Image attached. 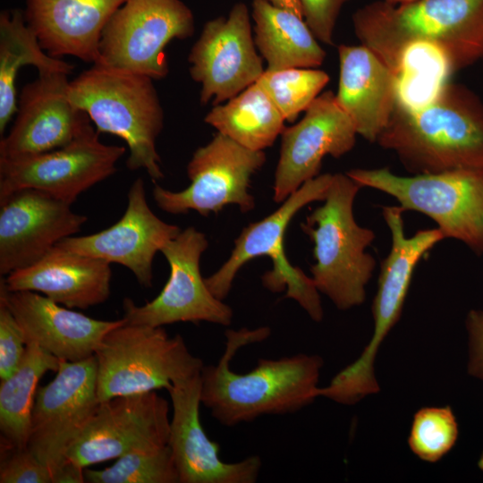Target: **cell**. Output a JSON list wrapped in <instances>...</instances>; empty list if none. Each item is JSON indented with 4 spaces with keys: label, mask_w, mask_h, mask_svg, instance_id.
I'll return each mask as SVG.
<instances>
[{
    "label": "cell",
    "mask_w": 483,
    "mask_h": 483,
    "mask_svg": "<svg viewBox=\"0 0 483 483\" xmlns=\"http://www.w3.org/2000/svg\"><path fill=\"white\" fill-rule=\"evenodd\" d=\"M54 379L37 390L27 447L51 470L90 420L100 402L95 355L79 361L61 360Z\"/></svg>",
    "instance_id": "cell-14"
},
{
    "label": "cell",
    "mask_w": 483,
    "mask_h": 483,
    "mask_svg": "<svg viewBox=\"0 0 483 483\" xmlns=\"http://www.w3.org/2000/svg\"><path fill=\"white\" fill-rule=\"evenodd\" d=\"M349 0H300L305 22L315 38L333 44V34L339 13Z\"/></svg>",
    "instance_id": "cell-36"
},
{
    "label": "cell",
    "mask_w": 483,
    "mask_h": 483,
    "mask_svg": "<svg viewBox=\"0 0 483 483\" xmlns=\"http://www.w3.org/2000/svg\"><path fill=\"white\" fill-rule=\"evenodd\" d=\"M478 467L483 471V452L480 454V457L478 462Z\"/></svg>",
    "instance_id": "cell-41"
},
{
    "label": "cell",
    "mask_w": 483,
    "mask_h": 483,
    "mask_svg": "<svg viewBox=\"0 0 483 483\" xmlns=\"http://www.w3.org/2000/svg\"><path fill=\"white\" fill-rule=\"evenodd\" d=\"M273 4L287 9L303 18L300 0H269Z\"/></svg>",
    "instance_id": "cell-39"
},
{
    "label": "cell",
    "mask_w": 483,
    "mask_h": 483,
    "mask_svg": "<svg viewBox=\"0 0 483 483\" xmlns=\"http://www.w3.org/2000/svg\"><path fill=\"white\" fill-rule=\"evenodd\" d=\"M265 162L264 151L246 148L218 132L193 153L187 166L190 185L173 191L156 184L153 199L160 209L174 215L193 210L208 216L227 205L246 213L255 208L251 177Z\"/></svg>",
    "instance_id": "cell-11"
},
{
    "label": "cell",
    "mask_w": 483,
    "mask_h": 483,
    "mask_svg": "<svg viewBox=\"0 0 483 483\" xmlns=\"http://www.w3.org/2000/svg\"><path fill=\"white\" fill-rule=\"evenodd\" d=\"M252 18L254 42L267 70L317 68L323 64L326 52L302 17L269 0H253Z\"/></svg>",
    "instance_id": "cell-26"
},
{
    "label": "cell",
    "mask_w": 483,
    "mask_h": 483,
    "mask_svg": "<svg viewBox=\"0 0 483 483\" xmlns=\"http://www.w3.org/2000/svg\"><path fill=\"white\" fill-rule=\"evenodd\" d=\"M453 67L445 52L424 41L408 44L400 53L395 70L396 105L415 109L431 102L450 81Z\"/></svg>",
    "instance_id": "cell-30"
},
{
    "label": "cell",
    "mask_w": 483,
    "mask_h": 483,
    "mask_svg": "<svg viewBox=\"0 0 483 483\" xmlns=\"http://www.w3.org/2000/svg\"><path fill=\"white\" fill-rule=\"evenodd\" d=\"M89 124L69 144L16 159L0 158V198L36 189L72 204L80 194L113 175L125 148L106 145Z\"/></svg>",
    "instance_id": "cell-13"
},
{
    "label": "cell",
    "mask_w": 483,
    "mask_h": 483,
    "mask_svg": "<svg viewBox=\"0 0 483 483\" xmlns=\"http://www.w3.org/2000/svg\"><path fill=\"white\" fill-rule=\"evenodd\" d=\"M403 212L400 206L382 208L392 245L389 254L381 262L377 290L372 303L374 331L359 358L324 386V395L337 403L352 405L379 392L374 373L377 351L401 318L416 266L425 253L445 239L438 228L419 230L411 237H406Z\"/></svg>",
    "instance_id": "cell-6"
},
{
    "label": "cell",
    "mask_w": 483,
    "mask_h": 483,
    "mask_svg": "<svg viewBox=\"0 0 483 483\" xmlns=\"http://www.w3.org/2000/svg\"><path fill=\"white\" fill-rule=\"evenodd\" d=\"M208 246L206 235L192 226L168 241L160 250L170 267L165 285L155 299L140 306L125 298L124 322L150 326L179 322L231 325L233 309L212 294L200 273V258Z\"/></svg>",
    "instance_id": "cell-12"
},
{
    "label": "cell",
    "mask_w": 483,
    "mask_h": 483,
    "mask_svg": "<svg viewBox=\"0 0 483 483\" xmlns=\"http://www.w3.org/2000/svg\"><path fill=\"white\" fill-rule=\"evenodd\" d=\"M26 340L15 317L0 299V378L10 377L19 367L26 352Z\"/></svg>",
    "instance_id": "cell-35"
},
{
    "label": "cell",
    "mask_w": 483,
    "mask_h": 483,
    "mask_svg": "<svg viewBox=\"0 0 483 483\" xmlns=\"http://www.w3.org/2000/svg\"><path fill=\"white\" fill-rule=\"evenodd\" d=\"M354 32L394 72L402 50L424 41L441 48L453 72L483 57V0L369 3L352 15Z\"/></svg>",
    "instance_id": "cell-3"
},
{
    "label": "cell",
    "mask_w": 483,
    "mask_h": 483,
    "mask_svg": "<svg viewBox=\"0 0 483 483\" xmlns=\"http://www.w3.org/2000/svg\"><path fill=\"white\" fill-rule=\"evenodd\" d=\"M201 372L177 380L166 390L173 414L168 445L179 483H255L262 468L258 455L226 462L220 445L205 432L199 417Z\"/></svg>",
    "instance_id": "cell-20"
},
{
    "label": "cell",
    "mask_w": 483,
    "mask_h": 483,
    "mask_svg": "<svg viewBox=\"0 0 483 483\" xmlns=\"http://www.w3.org/2000/svg\"><path fill=\"white\" fill-rule=\"evenodd\" d=\"M84 469L67 461L53 476V483H83Z\"/></svg>",
    "instance_id": "cell-38"
},
{
    "label": "cell",
    "mask_w": 483,
    "mask_h": 483,
    "mask_svg": "<svg viewBox=\"0 0 483 483\" xmlns=\"http://www.w3.org/2000/svg\"><path fill=\"white\" fill-rule=\"evenodd\" d=\"M459 436L451 407H426L413 416L409 447L420 460L436 462L455 445Z\"/></svg>",
    "instance_id": "cell-33"
},
{
    "label": "cell",
    "mask_w": 483,
    "mask_h": 483,
    "mask_svg": "<svg viewBox=\"0 0 483 483\" xmlns=\"http://www.w3.org/2000/svg\"><path fill=\"white\" fill-rule=\"evenodd\" d=\"M357 131L337 102L335 94H319L302 119L284 128L274 181V201L280 203L303 183L319 175L323 158L340 157L351 151Z\"/></svg>",
    "instance_id": "cell-17"
},
{
    "label": "cell",
    "mask_w": 483,
    "mask_h": 483,
    "mask_svg": "<svg viewBox=\"0 0 483 483\" xmlns=\"http://www.w3.org/2000/svg\"><path fill=\"white\" fill-rule=\"evenodd\" d=\"M361 187L345 174H333L324 204L301 225L313 242L311 278L318 291L346 310L366 300L376 261L365 250L375 233L357 224L353 202Z\"/></svg>",
    "instance_id": "cell-5"
},
{
    "label": "cell",
    "mask_w": 483,
    "mask_h": 483,
    "mask_svg": "<svg viewBox=\"0 0 483 483\" xmlns=\"http://www.w3.org/2000/svg\"><path fill=\"white\" fill-rule=\"evenodd\" d=\"M376 142L413 174L483 168V103L449 81L423 106H395Z\"/></svg>",
    "instance_id": "cell-2"
},
{
    "label": "cell",
    "mask_w": 483,
    "mask_h": 483,
    "mask_svg": "<svg viewBox=\"0 0 483 483\" xmlns=\"http://www.w3.org/2000/svg\"><path fill=\"white\" fill-rule=\"evenodd\" d=\"M346 174L360 187L394 197L403 211L428 216L445 238L459 240L476 254H483V168L412 176L397 175L387 167L355 168Z\"/></svg>",
    "instance_id": "cell-9"
},
{
    "label": "cell",
    "mask_w": 483,
    "mask_h": 483,
    "mask_svg": "<svg viewBox=\"0 0 483 483\" xmlns=\"http://www.w3.org/2000/svg\"><path fill=\"white\" fill-rule=\"evenodd\" d=\"M100 402L157 389L201 372L203 361L180 335L163 326L123 323L110 330L95 352Z\"/></svg>",
    "instance_id": "cell-7"
},
{
    "label": "cell",
    "mask_w": 483,
    "mask_h": 483,
    "mask_svg": "<svg viewBox=\"0 0 483 483\" xmlns=\"http://www.w3.org/2000/svg\"><path fill=\"white\" fill-rule=\"evenodd\" d=\"M70 203L36 190L0 198V274L29 267L64 238L78 233L87 216Z\"/></svg>",
    "instance_id": "cell-19"
},
{
    "label": "cell",
    "mask_w": 483,
    "mask_h": 483,
    "mask_svg": "<svg viewBox=\"0 0 483 483\" xmlns=\"http://www.w3.org/2000/svg\"><path fill=\"white\" fill-rule=\"evenodd\" d=\"M1 483H53L49 468L27 446L1 445Z\"/></svg>",
    "instance_id": "cell-34"
},
{
    "label": "cell",
    "mask_w": 483,
    "mask_h": 483,
    "mask_svg": "<svg viewBox=\"0 0 483 483\" xmlns=\"http://www.w3.org/2000/svg\"><path fill=\"white\" fill-rule=\"evenodd\" d=\"M111 278L108 262L55 245L3 281L10 292H36L69 309H86L108 299Z\"/></svg>",
    "instance_id": "cell-23"
},
{
    "label": "cell",
    "mask_w": 483,
    "mask_h": 483,
    "mask_svg": "<svg viewBox=\"0 0 483 483\" xmlns=\"http://www.w3.org/2000/svg\"><path fill=\"white\" fill-rule=\"evenodd\" d=\"M194 33L182 0H126L105 26L97 63L160 80L169 72L165 47Z\"/></svg>",
    "instance_id": "cell-10"
},
{
    "label": "cell",
    "mask_w": 483,
    "mask_h": 483,
    "mask_svg": "<svg viewBox=\"0 0 483 483\" xmlns=\"http://www.w3.org/2000/svg\"><path fill=\"white\" fill-rule=\"evenodd\" d=\"M126 0H25L24 19L50 55L97 63L105 26Z\"/></svg>",
    "instance_id": "cell-24"
},
{
    "label": "cell",
    "mask_w": 483,
    "mask_h": 483,
    "mask_svg": "<svg viewBox=\"0 0 483 483\" xmlns=\"http://www.w3.org/2000/svg\"><path fill=\"white\" fill-rule=\"evenodd\" d=\"M32 65L38 73L63 72L71 74L73 65L47 54L29 27L23 11L0 13V134L17 111L15 81L20 69Z\"/></svg>",
    "instance_id": "cell-27"
},
{
    "label": "cell",
    "mask_w": 483,
    "mask_h": 483,
    "mask_svg": "<svg viewBox=\"0 0 483 483\" xmlns=\"http://www.w3.org/2000/svg\"><path fill=\"white\" fill-rule=\"evenodd\" d=\"M153 79L99 64L69 84V97L85 112L98 133L121 138L129 148L126 166L144 169L153 181L164 178L156 141L164 111Z\"/></svg>",
    "instance_id": "cell-4"
},
{
    "label": "cell",
    "mask_w": 483,
    "mask_h": 483,
    "mask_svg": "<svg viewBox=\"0 0 483 483\" xmlns=\"http://www.w3.org/2000/svg\"><path fill=\"white\" fill-rule=\"evenodd\" d=\"M123 216L100 232L70 236L56 245L65 250L127 267L143 287H151L153 260L164 245L182 231L160 219L148 206L144 182L136 179L128 191Z\"/></svg>",
    "instance_id": "cell-21"
},
{
    "label": "cell",
    "mask_w": 483,
    "mask_h": 483,
    "mask_svg": "<svg viewBox=\"0 0 483 483\" xmlns=\"http://www.w3.org/2000/svg\"><path fill=\"white\" fill-rule=\"evenodd\" d=\"M465 325L469 335L468 372L483 380V310L471 309Z\"/></svg>",
    "instance_id": "cell-37"
},
{
    "label": "cell",
    "mask_w": 483,
    "mask_h": 483,
    "mask_svg": "<svg viewBox=\"0 0 483 483\" xmlns=\"http://www.w3.org/2000/svg\"><path fill=\"white\" fill-rule=\"evenodd\" d=\"M329 81V75L315 68L265 70L258 80L285 121L294 122Z\"/></svg>",
    "instance_id": "cell-31"
},
{
    "label": "cell",
    "mask_w": 483,
    "mask_h": 483,
    "mask_svg": "<svg viewBox=\"0 0 483 483\" xmlns=\"http://www.w3.org/2000/svg\"><path fill=\"white\" fill-rule=\"evenodd\" d=\"M336 99L357 133L376 142L396 105V78L367 47L340 45Z\"/></svg>",
    "instance_id": "cell-25"
},
{
    "label": "cell",
    "mask_w": 483,
    "mask_h": 483,
    "mask_svg": "<svg viewBox=\"0 0 483 483\" xmlns=\"http://www.w3.org/2000/svg\"><path fill=\"white\" fill-rule=\"evenodd\" d=\"M90 483H179L177 470L169 445L136 450L103 470H85Z\"/></svg>",
    "instance_id": "cell-32"
},
{
    "label": "cell",
    "mask_w": 483,
    "mask_h": 483,
    "mask_svg": "<svg viewBox=\"0 0 483 483\" xmlns=\"http://www.w3.org/2000/svg\"><path fill=\"white\" fill-rule=\"evenodd\" d=\"M60 360L34 343L26 352L16 370L0 384L1 445L26 447L37 386L48 371L56 372Z\"/></svg>",
    "instance_id": "cell-29"
},
{
    "label": "cell",
    "mask_w": 483,
    "mask_h": 483,
    "mask_svg": "<svg viewBox=\"0 0 483 483\" xmlns=\"http://www.w3.org/2000/svg\"><path fill=\"white\" fill-rule=\"evenodd\" d=\"M255 46L244 3L204 24L188 56L191 77L201 85L202 105L222 104L258 81L265 70Z\"/></svg>",
    "instance_id": "cell-16"
},
{
    "label": "cell",
    "mask_w": 483,
    "mask_h": 483,
    "mask_svg": "<svg viewBox=\"0 0 483 483\" xmlns=\"http://www.w3.org/2000/svg\"><path fill=\"white\" fill-rule=\"evenodd\" d=\"M204 121L219 133L255 151L271 147L285 128L282 114L258 82L226 104L214 106Z\"/></svg>",
    "instance_id": "cell-28"
},
{
    "label": "cell",
    "mask_w": 483,
    "mask_h": 483,
    "mask_svg": "<svg viewBox=\"0 0 483 483\" xmlns=\"http://www.w3.org/2000/svg\"><path fill=\"white\" fill-rule=\"evenodd\" d=\"M0 299L15 317L26 343H34L60 360L79 361L93 356L105 335L124 323L123 318H89L36 292H10L3 279Z\"/></svg>",
    "instance_id": "cell-22"
},
{
    "label": "cell",
    "mask_w": 483,
    "mask_h": 483,
    "mask_svg": "<svg viewBox=\"0 0 483 483\" xmlns=\"http://www.w3.org/2000/svg\"><path fill=\"white\" fill-rule=\"evenodd\" d=\"M69 75L38 73L22 88L14 123L0 140V158L16 159L60 148L91 124L89 115L69 97Z\"/></svg>",
    "instance_id": "cell-18"
},
{
    "label": "cell",
    "mask_w": 483,
    "mask_h": 483,
    "mask_svg": "<svg viewBox=\"0 0 483 483\" xmlns=\"http://www.w3.org/2000/svg\"><path fill=\"white\" fill-rule=\"evenodd\" d=\"M332 177L331 174H324L306 182L275 211L246 226L234 241L228 259L205 278L212 294L224 301L238 271L252 258L267 256L273 268L263 275L264 286L274 292L286 289L285 298L296 301L314 321L320 322L324 312L319 292L311 277L291 265L284 252V241L293 216L306 205L325 199Z\"/></svg>",
    "instance_id": "cell-8"
},
{
    "label": "cell",
    "mask_w": 483,
    "mask_h": 483,
    "mask_svg": "<svg viewBox=\"0 0 483 483\" xmlns=\"http://www.w3.org/2000/svg\"><path fill=\"white\" fill-rule=\"evenodd\" d=\"M268 326L227 329L225 350L216 364L201 370V404L220 424L233 427L267 415L297 412L318 398L322 357L299 353L259 359L256 367L240 374L230 367L240 349L265 341Z\"/></svg>",
    "instance_id": "cell-1"
},
{
    "label": "cell",
    "mask_w": 483,
    "mask_h": 483,
    "mask_svg": "<svg viewBox=\"0 0 483 483\" xmlns=\"http://www.w3.org/2000/svg\"><path fill=\"white\" fill-rule=\"evenodd\" d=\"M383 1L393 4H402L413 2L416 0H383Z\"/></svg>",
    "instance_id": "cell-40"
},
{
    "label": "cell",
    "mask_w": 483,
    "mask_h": 483,
    "mask_svg": "<svg viewBox=\"0 0 483 483\" xmlns=\"http://www.w3.org/2000/svg\"><path fill=\"white\" fill-rule=\"evenodd\" d=\"M170 420L168 402L156 391L102 402L69 447L66 460L84 469L132 451L167 445Z\"/></svg>",
    "instance_id": "cell-15"
}]
</instances>
